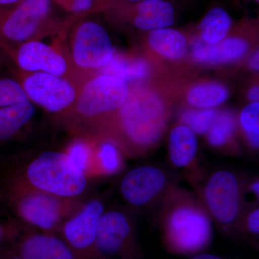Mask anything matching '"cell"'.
I'll list each match as a JSON object with an SVG mask.
<instances>
[{
    "label": "cell",
    "mask_w": 259,
    "mask_h": 259,
    "mask_svg": "<svg viewBox=\"0 0 259 259\" xmlns=\"http://www.w3.org/2000/svg\"><path fill=\"white\" fill-rule=\"evenodd\" d=\"M247 50L248 44L240 37H228L216 44L198 40L194 44L193 56L200 62L217 64L240 59Z\"/></svg>",
    "instance_id": "cell-17"
},
{
    "label": "cell",
    "mask_w": 259,
    "mask_h": 259,
    "mask_svg": "<svg viewBox=\"0 0 259 259\" xmlns=\"http://www.w3.org/2000/svg\"><path fill=\"white\" fill-rule=\"evenodd\" d=\"M35 113V107L30 101L0 108V143L12 139Z\"/></svg>",
    "instance_id": "cell-19"
},
{
    "label": "cell",
    "mask_w": 259,
    "mask_h": 259,
    "mask_svg": "<svg viewBox=\"0 0 259 259\" xmlns=\"http://www.w3.org/2000/svg\"><path fill=\"white\" fill-rule=\"evenodd\" d=\"M190 259H223L221 257L218 256L216 255L210 254V253H198L192 255V258Z\"/></svg>",
    "instance_id": "cell-34"
},
{
    "label": "cell",
    "mask_w": 259,
    "mask_h": 259,
    "mask_svg": "<svg viewBox=\"0 0 259 259\" xmlns=\"http://www.w3.org/2000/svg\"><path fill=\"white\" fill-rule=\"evenodd\" d=\"M7 236H11V234L9 233L8 229L5 228L4 227L0 224V243L3 241Z\"/></svg>",
    "instance_id": "cell-37"
},
{
    "label": "cell",
    "mask_w": 259,
    "mask_h": 259,
    "mask_svg": "<svg viewBox=\"0 0 259 259\" xmlns=\"http://www.w3.org/2000/svg\"><path fill=\"white\" fill-rule=\"evenodd\" d=\"M27 176L32 185L44 193L58 197H75L87 186L83 171L74 166L67 154L42 153L29 165Z\"/></svg>",
    "instance_id": "cell-4"
},
{
    "label": "cell",
    "mask_w": 259,
    "mask_h": 259,
    "mask_svg": "<svg viewBox=\"0 0 259 259\" xmlns=\"http://www.w3.org/2000/svg\"><path fill=\"white\" fill-rule=\"evenodd\" d=\"M67 156L75 166L84 171L90 160V151L86 145L82 143H76L70 148Z\"/></svg>",
    "instance_id": "cell-29"
},
{
    "label": "cell",
    "mask_w": 259,
    "mask_h": 259,
    "mask_svg": "<svg viewBox=\"0 0 259 259\" xmlns=\"http://www.w3.org/2000/svg\"><path fill=\"white\" fill-rule=\"evenodd\" d=\"M245 185L230 170H218L205 181L197 194L212 221L226 232L239 226L245 212Z\"/></svg>",
    "instance_id": "cell-3"
},
{
    "label": "cell",
    "mask_w": 259,
    "mask_h": 259,
    "mask_svg": "<svg viewBox=\"0 0 259 259\" xmlns=\"http://www.w3.org/2000/svg\"><path fill=\"white\" fill-rule=\"evenodd\" d=\"M240 123L248 144L254 149L259 147V103L252 102L242 110Z\"/></svg>",
    "instance_id": "cell-24"
},
{
    "label": "cell",
    "mask_w": 259,
    "mask_h": 259,
    "mask_svg": "<svg viewBox=\"0 0 259 259\" xmlns=\"http://www.w3.org/2000/svg\"><path fill=\"white\" fill-rule=\"evenodd\" d=\"M168 156L175 167L193 169L197 153L198 141L197 136L185 124L175 126L168 138Z\"/></svg>",
    "instance_id": "cell-16"
},
{
    "label": "cell",
    "mask_w": 259,
    "mask_h": 259,
    "mask_svg": "<svg viewBox=\"0 0 259 259\" xmlns=\"http://www.w3.org/2000/svg\"><path fill=\"white\" fill-rule=\"evenodd\" d=\"M217 114L215 110L210 108L190 110L182 116V122L188 126L195 134H207Z\"/></svg>",
    "instance_id": "cell-25"
},
{
    "label": "cell",
    "mask_w": 259,
    "mask_h": 259,
    "mask_svg": "<svg viewBox=\"0 0 259 259\" xmlns=\"http://www.w3.org/2000/svg\"><path fill=\"white\" fill-rule=\"evenodd\" d=\"M122 1L126 2L127 3H131V4H134V3H140V2L148 1V0H122Z\"/></svg>",
    "instance_id": "cell-38"
},
{
    "label": "cell",
    "mask_w": 259,
    "mask_h": 259,
    "mask_svg": "<svg viewBox=\"0 0 259 259\" xmlns=\"http://www.w3.org/2000/svg\"><path fill=\"white\" fill-rule=\"evenodd\" d=\"M168 115L164 102L155 94L139 92L128 95L120 108V122L134 156L146 154L158 144Z\"/></svg>",
    "instance_id": "cell-2"
},
{
    "label": "cell",
    "mask_w": 259,
    "mask_h": 259,
    "mask_svg": "<svg viewBox=\"0 0 259 259\" xmlns=\"http://www.w3.org/2000/svg\"><path fill=\"white\" fill-rule=\"evenodd\" d=\"M236 130V119L229 111L218 112L207 134V141L211 146L222 148L229 144Z\"/></svg>",
    "instance_id": "cell-23"
},
{
    "label": "cell",
    "mask_w": 259,
    "mask_h": 259,
    "mask_svg": "<svg viewBox=\"0 0 259 259\" xmlns=\"http://www.w3.org/2000/svg\"><path fill=\"white\" fill-rule=\"evenodd\" d=\"M159 207L162 241L170 253L194 255L208 248L213 221L197 194L175 185Z\"/></svg>",
    "instance_id": "cell-1"
},
{
    "label": "cell",
    "mask_w": 259,
    "mask_h": 259,
    "mask_svg": "<svg viewBox=\"0 0 259 259\" xmlns=\"http://www.w3.org/2000/svg\"><path fill=\"white\" fill-rule=\"evenodd\" d=\"M148 42L153 50L171 60L182 59L187 52V38L183 33L175 29L152 30L148 36Z\"/></svg>",
    "instance_id": "cell-18"
},
{
    "label": "cell",
    "mask_w": 259,
    "mask_h": 259,
    "mask_svg": "<svg viewBox=\"0 0 259 259\" xmlns=\"http://www.w3.org/2000/svg\"><path fill=\"white\" fill-rule=\"evenodd\" d=\"M248 97L249 100L252 102H258L259 99V88L258 86L253 87L251 90H250L249 94H248Z\"/></svg>",
    "instance_id": "cell-33"
},
{
    "label": "cell",
    "mask_w": 259,
    "mask_h": 259,
    "mask_svg": "<svg viewBox=\"0 0 259 259\" xmlns=\"http://www.w3.org/2000/svg\"><path fill=\"white\" fill-rule=\"evenodd\" d=\"M129 5L122 7L121 11L140 30L152 31L169 28L176 21L175 7L166 0H148Z\"/></svg>",
    "instance_id": "cell-14"
},
{
    "label": "cell",
    "mask_w": 259,
    "mask_h": 259,
    "mask_svg": "<svg viewBox=\"0 0 259 259\" xmlns=\"http://www.w3.org/2000/svg\"><path fill=\"white\" fill-rule=\"evenodd\" d=\"M149 67L143 59L130 60L114 54L112 60L103 67L104 74L115 76L124 81L142 79L147 76Z\"/></svg>",
    "instance_id": "cell-21"
},
{
    "label": "cell",
    "mask_w": 259,
    "mask_h": 259,
    "mask_svg": "<svg viewBox=\"0 0 259 259\" xmlns=\"http://www.w3.org/2000/svg\"><path fill=\"white\" fill-rule=\"evenodd\" d=\"M23 87L29 100L51 112L64 110L76 100L73 85L56 75L34 73L25 79Z\"/></svg>",
    "instance_id": "cell-10"
},
{
    "label": "cell",
    "mask_w": 259,
    "mask_h": 259,
    "mask_svg": "<svg viewBox=\"0 0 259 259\" xmlns=\"http://www.w3.org/2000/svg\"><path fill=\"white\" fill-rule=\"evenodd\" d=\"M52 7V0H22L0 10V48L33 36L50 16Z\"/></svg>",
    "instance_id": "cell-6"
},
{
    "label": "cell",
    "mask_w": 259,
    "mask_h": 259,
    "mask_svg": "<svg viewBox=\"0 0 259 259\" xmlns=\"http://www.w3.org/2000/svg\"><path fill=\"white\" fill-rule=\"evenodd\" d=\"M13 249L28 259H85L64 239L50 233H30L15 241Z\"/></svg>",
    "instance_id": "cell-13"
},
{
    "label": "cell",
    "mask_w": 259,
    "mask_h": 259,
    "mask_svg": "<svg viewBox=\"0 0 259 259\" xmlns=\"http://www.w3.org/2000/svg\"><path fill=\"white\" fill-rule=\"evenodd\" d=\"M114 54L111 39L101 25L88 20L78 25L72 46L75 64L83 69L103 68Z\"/></svg>",
    "instance_id": "cell-9"
},
{
    "label": "cell",
    "mask_w": 259,
    "mask_h": 259,
    "mask_svg": "<svg viewBox=\"0 0 259 259\" xmlns=\"http://www.w3.org/2000/svg\"><path fill=\"white\" fill-rule=\"evenodd\" d=\"M100 164L104 173L113 175L121 168L122 161L117 147L110 142H105L100 146L98 153Z\"/></svg>",
    "instance_id": "cell-27"
},
{
    "label": "cell",
    "mask_w": 259,
    "mask_h": 259,
    "mask_svg": "<svg viewBox=\"0 0 259 259\" xmlns=\"http://www.w3.org/2000/svg\"><path fill=\"white\" fill-rule=\"evenodd\" d=\"M19 67L30 72H44L62 76L68 65L64 57L44 42L30 40L20 48L16 54Z\"/></svg>",
    "instance_id": "cell-12"
},
{
    "label": "cell",
    "mask_w": 259,
    "mask_h": 259,
    "mask_svg": "<svg viewBox=\"0 0 259 259\" xmlns=\"http://www.w3.org/2000/svg\"><path fill=\"white\" fill-rule=\"evenodd\" d=\"M245 190L249 191L254 197L258 198L259 196V181L258 179H253L248 182V185H245Z\"/></svg>",
    "instance_id": "cell-32"
},
{
    "label": "cell",
    "mask_w": 259,
    "mask_h": 259,
    "mask_svg": "<svg viewBox=\"0 0 259 259\" xmlns=\"http://www.w3.org/2000/svg\"><path fill=\"white\" fill-rule=\"evenodd\" d=\"M19 214L27 222L44 231H52L59 224V201L46 193L31 194L15 203Z\"/></svg>",
    "instance_id": "cell-15"
},
{
    "label": "cell",
    "mask_w": 259,
    "mask_h": 259,
    "mask_svg": "<svg viewBox=\"0 0 259 259\" xmlns=\"http://www.w3.org/2000/svg\"><path fill=\"white\" fill-rule=\"evenodd\" d=\"M96 249L100 259H137L141 255L134 224L118 210L104 212L97 228Z\"/></svg>",
    "instance_id": "cell-5"
},
{
    "label": "cell",
    "mask_w": 259,
    "mask_h": 259,
    "mask_svg": "<svg viewBox=\"0 0 259 259\" xmlns=\"http://www.w3.org/2000/svg\"><path fill=\"white\" fill-rule=\"evenodd\" d=\"M66 6L74 13H83L93 8L97 0H64Z\"/></svg>",
    "instance_id": "cell-30"
},
{
    "label": "cell",
    "mask_w": 259,
    "mask_h": 259,
    "mask_svg": "<svg viewBox=\"0 0 259 259\" xmlns=\"http://www.w3.org/2000/svg\"><path fill=\"white\" fill-rule=\"evenodd\" d=\"M254 1L255 2V3H259V0H254Z\"/></svg>",
    "instance_id": "cell-39"
},
{
    "label": "cell",
    "mask_w": 259,
    "mask_h": 259,
    "mask_svg": "<svg viewBox=\"0 0 259 259\" xmlns=\"http://www.w3.org/2000/svg\"><path fill=\"white\" fill-rule=\"evenodd\" d=\"M0 259H28L17 252L16 250L6 249L0 250Z\"/></svg>",
    "instance_id": "cell-31"
},
{
    "label": "cell",
    "mask_w": 259,
    "mask_h": 259,
    "mask_svg": "<svg viewBox=\"0 0 259 259\" xmlns=\"http://www.w3.org/2000/svg\"><path fill=\"white\" fill-rule=\"evenodd\" d=\"M104 212L103 203L95 199L65 224L64 241L83 258L100 259L96 249V237L99 222Z\"/></svg>",
    "instance_id": "cell-11"
},
{
    "label": "cell",
    "mask_w": 259,
    "mask_h": 259,
    "mask_svg": "<svg viewBox=\"0 0 259 259\" xmlns=\"http://www.w3.org/2000/svg\"><path fill=\"white\" fill-rule=\"evenodd\" d=\"M228 98V90L218 83H204L190 90L187 100L192 106L209 109L218 106Z\"/></svg>",
    "instance_id": "cell-22"
},
{
    "label": "cell",
    "mask_w": 259,
    "mask_h": 259,
    "mask_svg": "<svg viewBox=\"0 0 259 259\" xmlns=\"http://www.w3.org/2000/svg\"><path fill=\"white\" fill-rule=\"evenodd\" d=\"M128 95V88L123 80L100 75L89 81L76 97V110L86 117L103 115L120 109Z\"/></svg>",
    "instance_id": "cell-8"
},
{
    "label": "cell",
    "mask_w": 259,
    "mask_h": 259,
    "mask_svg": "<svg viewBox=\"0 0 259 259\" xmlns=\"http://www.w3.org/2000/svg\"><path fill=\"white\" fill-rule=\"evenodd\" d=\"M174 185L163 168L143 165L126 174L120 183V192L130 205L146 209L160 204Z\"/></svg>",
    "instance_id": "cell-7"
},
{
    "label": "cell",
    "mask_w": 259,
    "mask_h": 259,
    "mask_svg": "<svg viewBox=\"0 0 259 259\" xmlns=\"http://www.w3.org/2000/svg\"><path fill=\"white\" fill-rule=\"evenodd\" d=\"M2 50V49L1 48H0V51ZM0 61H1V55H0Z\"/></svg>",
    "instance_id": "cell-40"
},
{
    "label": "cell",
    "mask_w": 259,
    "mask_h": 259,
    "mask_svg": "<svg viewBox=\"0 0 259 259\" xmlns=\"http://www.w3.org/2000/svg\"><path fill=\"white\" fill-rule=\"evenodd\" d=\"M21 1L22 0H0V10L10 8Z\"/></svg>",
    "instance_id": "cell-35"
},
{
    "label": "cell",
    "mask_w": 259,
    "mask_h": 259,
    "mask_svg": "<svg viewBox=\"0 0 259 259\" xmlns=\"http://www.w3.org/2000/svg\"><path fill=\"white\" fill-rule=\"evenodd\" d=\"M28 101L23 85L14 79L0 77V108Z\"/></svg>",
    "instance_id": "cell-26"
},
{
    "label": "cell",
    "mask_w": 259,
    "mask_h": 259,
    "mask_svg": "<svg viewBox=\"0 0 259 259\" xmlns=\"http://www.w3.org/2000/svg\"><path fill=\"white\" fill-rule=\"evenodd\" d=\"M250 236L258 237L259 234V208L258 206L245 210L238 228Z\"/></svg>",
    "instance_id": "cell-28"
},
{
    "label": "cell",
    "mask_w": 259,
    "mask_h": 259,
    "mask_svg": "<svg viewBox=\"0 0 259 259\" xmlns=\"http://www.w3.org/2000/svg\"><path fill=\"white\" fill-rule=\"evenodd\" d=\"M233 24L231 15L222 8L209 10L201 21L199 28L204 41L216 44L224 40Z\"/></svg>",
    "instance_id": "cell-20"
},
{
    "label": "cell",
    "mask_w": 259,
    "mask_h": 259,
    "mask_svg": "<svg viewBox=\"0 0 259 259\" xmlns=\"http://www.w3.org/2000/svg\"><path fill=\"white\" fill-rule=\"evenodd\" d=\"M259 56L258 51L255 52L253 55L252 56L251 59L250 60V66L252 69L254 70H258L259 69Z\"/></svg>",
    "instance_id": "cell-36"
}]
</instances>
